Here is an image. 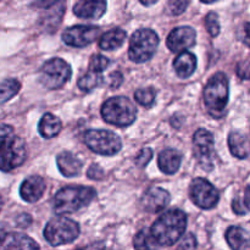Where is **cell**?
I'll list each match as a JSON object with an SVG mask.
<instances>
[{"instance_id": "cell-2", "label": "cell", "mask_w": 250, "mask_h": 250, "mask_svg": "<svg viewBox=\"0 0 250 250\" xmlns=\"http://www.w3.org/2000/svg\"><path fill=\"white\" fill-rule=\"evenodd\" d=\"M95 198V190L83 186H70L59 190L53 199V209L56 214H71L82 209Z\"/></svg>"}, {"instance_id": "cell-9", "label": "cell", "mask_w": 250, "mask_h": 250, "mask_svg": "<svg viewBox=\"0 0 250 250\" xmlns=\"http://www.w3.org/2000/svg\"><path fill=\"white\" fill-rule=\"evenodd\" d=\"M72 71L70 65L60 58H54L46 61L41 70L39 81L49 89L62 88L70 81Z\"/></svg>"}, {"instance_id": "cell-10", "label": "cell", "mask_w": 250, "mask_h": 250, "mask_svg": "<svg viewBox=\"0 0 250 250\" xmlns=\"http://www.w3.org/2000/svg\"><path fill=\"white\" fill-rule=\"evenodd\" d=\"M190 199L202 209H211L216 207L220 200L219 190L204 178H195L189 188Z\"/></svg>"}, {"instance_id": "cell-45", "label": "cell", "mask_w": 250, "mask_h": 250, "mask_svg": "<svg viewBox=\"0 0 250 250\" xmlns=\"http://www.w3.org/2000/svg\"><path fill=\"white\" fill-rule=\"evenodd\" d=\"M2 205H4V202H2V198L0 197V211H1L2 209Z\"/></svg>"}, {"instance_id": "cell-4", "label": "cell", "mask_w": 250, "mask_h": 250, "mask_svg": "<svg viewBox=\"0 0 250 250\" xmlns=\"http://www.w3.org/2000/svg\"><path fill=\"white\" fill-rule=\"evenodd\" d=\"M102 116L107 124L127 127L136 120L137 109L133 103L125 97L110 98L103 104Z\"/></svg>"}, {"instance_id": "cell-37", "label": "cell", "mask_w": 250, "mask_h": 250, "mask_svg": "<svg viewBox=\"0 0 250 250\" xmlns=\"http://www.w3.org/2000/svg\"><path fill=\"white\" fill-rule=\"evenodd\" d=\"M11 136H14V128L9 125H0V143Z\"/></svg>"}, {"instance_id": "cell-8", "label": "cell", "mask_w": 250, "mask_h": 250, "mask_svg": "<svg viewBox=\"0 0 250 250\" xmlns=\"http://www.w3.org/2000/svg\"><path fill=\"white\" fill-rule=\"evenodd\" d=\"M84 143L94 153L107 156L115 155L122 148V142L120 137L106 129L87 131L84 133Z\"/></svg>"}, {"instance_id": "cell-32", "label": "cell", "mask_w": 250, "mask_h": 250, "mask_svg": "<svg viewBox=\"0 0 250 250\" xmlns=\"http://www.w3.org/2000/svg\"><path fill=\"white\" fill-rule=\"evenodd\" d=\"M197 249V239L192 233L187 234L185 238L181 241L176 250H195Z\"/></svg>"}, {"instance_id": "cell-46", "label": "cell", "mask_w": 250, "mask_h": 250, "mask_svg": "<svg viewBox=\"0 0 250 250\" xmlns=\"http://www.w3.org/2000/svg\"><path fill=\"white\" fill-rule=\"evenodd\" d=\"M80 250H82V249H80Z\"/></svg>"}, {"instance_id": "cell-14", "label": "cell", "mask_w": 250, "mask_h": 250, "mask_svg": "<svg viewBox=\"0 0 250 250\" xmlns=\"http://www.w3.org/2000/svg\"><path fill=\"white\" fill-rule=\"evenodd\" d=\"M170 200L171 197L167 190L160 187H151L144 193L143 198H142V205L146 211L156 214L165 209Z\"/></svg>"}, {"instance_id": "cell-16", "label": "cell", "mask_w": 250, "mask_h": 250, "mask_svg": "<svg viewBox=\"0 0 250 250\" xmlns=\"http://www.w3.org/2000/svg\"><path fill=\"white\" fill-rule=\"evenodd\" d=\"M106 11V1L104 0H82L76 2L73 12L78 17L88 20L100 19Z\"/></svg>"}, {"instance_id": "cell-12", "label": "cell", "mask_w": 250, "mask_h": 250, "mask_svg": "<svg viewBox=\"0 0 250 250\" xmlns=\"http://www.w3.org/2000/svg\"><path fill=\"white\" fill-rule=\"evenodd\" d=\"M100 28L97 26H84V24H78V26L70 27L62 33V41L70 46L76 48H83L85 45H89L90 43L95 41L99 36Z\"/></svg>"}, {"instance_id": "cell-27", "label": "cell", "mask_w": 250, "mask_h": 250, "mask_svg": "<svg viewBox=\"0 0 250 250\" xmlns=\"http://www.w3.org/2000/svg\"><path fill=\"white\" fill-rule=\"evenodd\" d=\"M21 83L15 78H7L0 83V104L9 102L20 92Z\"/></svg>"}, {"instance_id": "cell-26", "label": "cell", "mask_w": 250, "mask_h": 250, "mask_svg": "<svg viewBox=\"0 0 250 250\" xmlns=\"http://www.w3.org/2000/svg\"><path fill=\"white\" fill-rule=\"evenodd\" d=\"M133 246L136 250H159V244L153 238L150 229H141L134 236Z\"/></svg>"}, {"instance_id": "cell-17", "label": "cell", "mask_w": 250, "mask_h": 250, "mask_svg": "<svg viewBox=\"0 0 250 250\" xmlns=\"http://www.w3.org/2000/svg\"><path fill=\"white\" fill-rule=\"evenodd\" d=\"M1 250H39V246L31 238L22 233H7L2 243Z\"/></svg>"}, {"instance_id": "cell-31", "label": "cell", "mask_w": 250, "mask_h": 250, "mask_svg": "<svg viewBox=\"0 0 250 250\" xmlns=\"http://www.w3.org/2000/svg\"><path fill=\"white\" fill-rule=\"evenodd\" d=\"M205 27H207L208 32L211 37L219 36L220 33V22L219 16L215 12H210L205 17Z\"/></svg>"}, {"instance_id": "cell-11", "label": "cell", "mask_w": 250, "mask_h": 250, "mask_svg": "<svg viewBox=\"0 0 250 250\" xmlns=\"http://www.w3.org/2000/svg\"><path fill=\"white\" fill-rule=\"evenodd\" d=\"M194 144V155L200 165L207 171L214 168V136L211 132L205 128L198 129L193 137Z\"/></svg>"}, {"instance_id": "cell-18", "label": "cell", "mask_w": 250, "mask_h": 250, "mask_svg": "<svg viewBox=\"0 0 250 250\" xmlns=\"http://www.w3.org/2000/svg\"><path fill=\"white\" fill-rule=\"evenodd\" d=\"M56 164L59 166V170L66 177H73V176L80 175L82 171V161L73 155L70 151H62L56 156Z\"/></svg>"}, {"instance_id": "cell-30", "label": "cell", "mask_w": 250, "mask_h": 250, "mask_svg": "<svg viewBox=\"0 0 250 250\" xmlns=\"http://www.w3.org/2000/svg\"><path fill=\"white\" fill-rule=\"evenodd\" d=\"M109 63H110L109 59L105 58L104 55L97 54V55H93L92 59H90L89 68L92 72L100 73L102 71H104L107 66H109Z\"/></svg>"}, {"instance_id": "cell-43", "label": "cell", "mask_w": 250, "mask_h": 250, "mask_svg": "<svg viewBox=\"0 0 250 250\" xmlns=\"http://www.w3.org/2000/svg\"><path fill=\"white\" fill-rule=\"evenodd\" d=\"M6 236H7L6 227H5L2 224H0V244L2 243V241H4L5 237H6Z\"/></svg>"}, {"instance_id": "cell-40", "label": "cell", "mask_w": 250, "mask_h": 250, "mask_svg": "<svg viewBox=\"0 0 250 250\" xmlns=\"http://www.w3.org/2000/svg\"><path fill=\"white\" fill-rule=\"evenodd\" d=\"M16 222L20 227H27L32 222V219L28 214H21L16 219Z\"/></svg>"}, {"instance_id": "cell-36", "label": "cell", "mask_w": 250, "mask_h": 250, "mask_svg": "<svg viewBox=\"0 0 250 250\" xmlns=\"http://www.w3.org/2000/svg\"><path fill=\"white\" fill-rule=\"evenodd\" d=\"M88 176L92 180H102L104 177V171L102 170L99 165H92L88 170Z\"/></svg>"}, {"instance_id": "cell-39", "label": "cell", "mask_w": 250, "mask_h": 250, "mask_svg": "<svg viewBox=\"0 0 250 250\" xmlns=\"http://www.w3.org/2000/svg\"><path fill=\"white\" fill-rule=\"evenodd\" d=\"M242 42L250 48V23L249 22H247V23L243 24V28H242Z\"/></svg>"}, {"instance_id": "cell-29", "label": "cell", "mask_w": 250, "mask_h": 250, "mask_svg": "<svg viewBox=\"0 0 250 250\" xmlns=\"http://www.w3.org/2000/svg\"><path fill=\"white\" fill-rule=\"evenodd\" d=\"M134 99L138 104L146 107H150L155 102V90L153 88H143V89L136 90Z\"/></svg>"}, {"instance_id": "cell-34", "label": "cell", "mask_w": 250, "mask_h": 250, "mask_svg": "<svg viewBox=\"0 0 250 250\" xmlns=\"http://www.w3.org/2000/svg\"><path fill=\"white\" fill-rule=\"evenodd\" d=\"M151 156H153V150L150 148H146L137 155L136 158V165L139 167H144L146 164L150 161Z\"/></svg>"}, {"instance_id": "cell-44", "label": "cell", "mask_w": 250, "mask_h": 250, "mask_svg": "<svg viewBox=\"0 0 250 250\" xmlns=\"http://www.w3.org/2000/svg\"><path fill=\"white\" fill-rule=\"evenodd\" d=\"M87 250H105V247L103 243H95L92 244L90 247H88Z\"/></svg>"}, {"instance_id": "cell-33", "label": "cell", "mask_w": 250, "mask_h": 250, "mask_svg": "<svg viewBox=\"0 0 250 250\" xmlns=\"http://www.w3.org/2000/svg\"><path fill=\"white\" fill-rule=\"evenodd\" d=\"M189 1H183V0H171L168 2V10L172 15H180L187 9Z\"/></svg>"}, {"instance_id": "cell-1", "label": "cell", "mask_w": 250, "mask_h": 250, "mask_svg": "<svg viewBox=\"0 0 250 250\" xmlns=\"http://www.w3.org/2000/svg\"><path fill=\"white\" fill-rule=\"evenodd\" d=\"M187 226V216L178 209H172L161 215L153 224L150 233L160 246H173L182 238Z\"/></svg>"}, {"instance_id": "cell-6", "label": "cell", "mask_w": 250, "mask_h": 250, "mask_svg": "<svg viewBox=\"0 0 250 250\" xmlns=\"http://www.w3.org/2000/svg\"><path fill=\"white\" fill-rule=\"evenodd\" d=\"M159 45V37L151 29H138L129 41L128 56L137 63L150 60Z\"/></svg>"}, {"instance_id": "cell-22", "label": "cell", "mask_w": 250, "mask_h": 250, "mask_svg": "<svg viewBox=\"0 0 250 250\" xmlns=\"http://www.w3.org/2000/svg\"><path fill=\"white\" fill-rule=\"evenodd\" d=\"M229 146L232 155L238 159L248 158L250 154V144L246 134L239 131H233L229 136Z\"/></svg>"}, {"instance_id": "cell-21", "label": "cell", "mask_w": 250, "mask_h": 250, "mask_svg": "<svg viewBox=\"0 0 250 250\" xmlns=\"http://www.w3.org/2000/svg\"><path fill=\"white\" fill-rule=\"evenodd\" d=\"M226 241L232 250L250 249V234L242 227H229L226 232Z\"/></svg>"}, {"instance_id": "cell-13", "label": "cell", "mask_w": 250, "mask_h": 250, "mask_svg": "<svg viewBox=\"0 0 250 250\" xmlns=\"http://www.w3.org/2000/svg\"><path fill=\"white\" fill-rule=\"evenodd\" d=\"M195 38H197V33L194 28L189 26L177 27L167 37L166 45L172 53H180V51L183 53V50L194 45Z\"/></svg>"}, {"instance_id": "cell-3", "label": "cell", "mask_w": 250, "mask_h": 250, "mask_svg": "<svg viewBox=\"0 0 250 250\" xmlns=\"http://www.w3.org/2000/svg\"><path fill=\"white\" fill-rule=\"evenodd\" d=\"M205 106L211 116L220 117L224 114L229 97V78L224 72H217L208 81L204 88Z\"/></svg>"}, {"instance_id": "cell-5", "label": "cell", "mask_w": 250, "mask_h": 250, "mask_svg": "<svg viewBox=\"0 0 250 250\" xmlns=\"http://www.w3.org/2000/svg\"><path fill=\"white\" fill-rule=\"evenodd\" d=\"M78 234H80L78 224L65 216L54 217L44 229V237L53 247L72 243Z\"/></svg>"}, {"instance_id": "cell-42", "label": "cell", "mask_w": 250, "mask_h": 250, "mask_svg": "<svg viewBox=\"0 0 250 250\" xmlns=\"http://www.w3.org/2000/svg\"><path fill=\"white\" fill-rule=\"evenodd\" d=\"M244 207L247 211H250V186L246 188V192H244Z\"/></svg>"}, {"instance_id": "cell-15", "label": "cell", "mask_w": 250, "mask_h": 250, "mask_svg": "<svg viewBox=\"0 0 250 250\" xmlns=\"http://www.w3.org/2000/svg\"><path fill=\"white\" fill-rule=\"evenodd\" d=\"M45 189V181L41 176H31L22 182L20 187V195L26 202L36 203L43 197Z\"/></svg>"}, {"instance_id": "cell-41", "label": "cell", "mask_w": 250, "mask_h": 250, "mask_svg": "<svg viewBox=\"0 0 250 250\" xmlns=\"http://www.w3.org/2000/svg\"><path fill=\"white\" fill-rule=\"evenodd\" d=\"M232 208H233V211L238 215H244L247 212V209L246 207H244V204H241V202H239L238 199L234 200L233 204H232Z\"/></svg>"}, {"instance_id": "cell-19", "label": "cell", "mask_w": 250, "mask_h": 250, "mask_svg": "<svg viewBox=\"0 0 250 250\" xmlns=\"http://www.w3.org/2000/svg\"><path fill=\"white\" fill-rule=\"evenodd\" d=\"M182 163V154L176 149H165L159 155L158 164L160 170L166 175H173L180 168Z\"/></svg>"}, {"instance_id": "cell-28", "label": "cell", "mask_w": 250, "mask_h": 250, "mask_svg": "<svg viewBox=\"0 0 250 250\" xmlns=\"http://www.w3.org/2000/svg\"><path fill=\"white\" fill-rule=\"evenodd\" d=\"M104 82V77H103L100 73L97 72H88L87 75L82 76L78 81V88L83 92H90L94 88L99 87V85L103 84Z\"/></svg>"}, {"instance_id": "cell-25", "label": "cell", "mask_w": 250, "mask_h": 250, "mask_svg": "<svg viewBox=\"0 0 250 250\" xmlns=\"http://www.w3.org/2000/svg\"><path fill=\"white\" fill-rule=\"evenodd\" d=\"M63 14H65V2H55L53 5V9H48L46 7L45 16L43 17L44 20H42L44 23V27L46 29L58 28Z\"/></svg>"}, {"instance_id": "cell-20", "label": "cell", "mask_w": 250, "mask_h": 250, "mask_svg": "<svg viewBox=\"0 0 250 250\" xmlns=\"http://www.w3.org/2000/svg\"><path fill=\"white\" fill-rule=\"evenodd\" d=\"M173 68L178 77L189 78L197 68V58L189 51H183L173 61Z\"/></svg>"}, {"instance_id": "cell-7", "label": "cell", "mask_w": 250, "mask_h": 250, "mask_svg": "<svg viewBox=\"0 0 250 250\" xmlns=\"http://www.w3.org/2000/svg\"><path fill=\"white\" fill-rule=\"evenodd\" d=\"M26 143L17 136H11L0 143V171L10 172L26 161Z\"/></svg>"}, {"instance_id": "cell-35", "label": "cell", "mask_w": 250, "mask_h": 250, "mask_svg": "<svg viewBox=\"0 0 250 250\" xmlns=\"http://www.w3.org/2000/svg\"><path fill=\"white\" fill-rule=\"evenodd\" d=\"M237 75L242 80H250V60L242 61L237 66Z\"/></svg>"}, {"instance_id": "cell-24", "label": "cell", "mask_w": 250, "mask_h": 250, "mask_svg": "<svg viewBox=\"0 0 250 250\" xmlns=\"http://www.w3.org/2000/svg\"><path fill=\"white\" fill-rule=\"evenodd\" d=\"M126 32L121 28H114L103 34L99 41V46L104 50H114L125 43Z\"/></svg>"}, {"instance_id": "cell-38", "label": "cell", "mask_w": 250, "mask_h": 250, "mask_svg": "<svg viewBox=\"0 0 250 250\" xmlns=\"http://www.w3.org/2000/svg\"><path fill=\"white\" fill-rule=\"evenodd\" d=\"M124 82V77L120 72H112L110 75V85L112 88H117L121 85V83Z\"/></svg>"}, {"instance_id": "cell-23", "label": "cell", "mask_w": 250, "mask_h": 250, "mask_svg": "<svg viewBox=\"0 0 250 250\" xmlns=\"http://www.w3.org/2000/svg\"><path fill=\"white\" fill-rule=\"evenodd\" d=\"M39 133L43 138H54L61 131V121L53 114H45L39 121Z\"/></svg>"}]
</instances>
